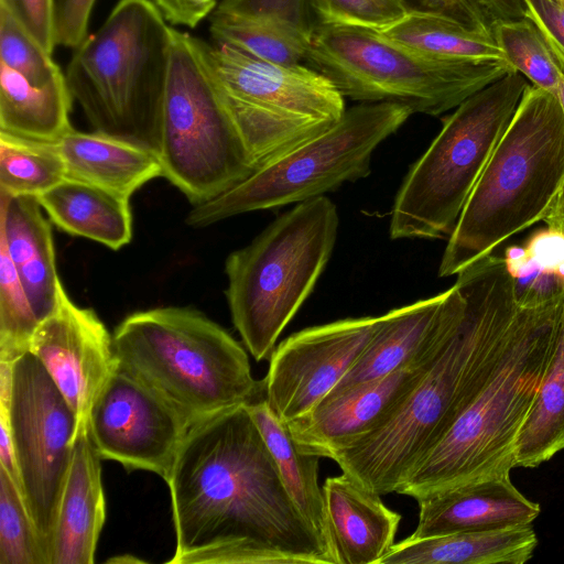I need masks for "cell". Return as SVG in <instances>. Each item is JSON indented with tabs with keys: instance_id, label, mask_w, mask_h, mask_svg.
Returning <instances> with one entry per match:
<instances>
[{
	"instance_id": "41",
	"label": "cell",
	"mask_w": 564,
	"mask_h": 564,
	"mask_svg": "<svg viewBox=\"0 0 564 564\" xmlns=\"http://www.w3.org/2000/svg\"><path fill=\"white\" fill-rule=\"evenodd\" d=\"M6 4L30 34L48 53L53 54L54 0H0Z\"/></svg>"
},
{
	"instance_id": "21",
	"label": "cell",
	"mask_w": 564,
	"mask_h": 564,
	"mask_svg": "<svg viewBox=\"0 0 564 564\" xmlns=\"http://www.w3.org/2000/svg\"><path fill=\"white\" fill-rule=\"evenodd\" d=\"M0 242L42 323L57 307L62 281L56 271L52 228L35 196L0 192Z\"/></svg>"
},
{
	"instance_id": "33",
	"label": "cell",
	"mask_w": 564,
	"mask_h": 564,
	"mask_svg": "<svg viewBox=\"0 0 564 564\" xmlns=\"http://www.w3.org/2000/svg\"><path fill=\"white\" fill-rule=\"evenodd\" d=\"M0 564H47L18 484L0 466Z\"/></svg>"
},
{
	"instance_id": "25",
	"label": "cell",
	"mask_w": 564,
	"mask_h": 564,
	"mask_svg": "<svg viewBox=\"0 0 564 564\" xmlns=\"http://www.w3.org/2000/svg\"><path fill=\"white\" fill-rule=\"evenodd\" d=\"M36 198L50 220L69 235L88 238L112 250L131 241L130 198L70 178Z\"/></svg>"
},
{
	"instance_id": "11",
	"label": "cell",
	"mask_w": 564,
	"mask_h": 564,
	"mask_svg": "<svg viewBox=\"0 0 564 564\" xmlns=\"http://www.w3.org/2000/svg\"><path fill=\"white\" fill-rule=\"evenodd\" d=\"M199 46L257 170L336 124L345 100L303 63L280 65L230 45Z\"/></svg>"
},
{
	"instance_id": "31",
	"label": "cell",
	"mask_w": 564,
	"mask_h": 564,
	"mask_svg": "<svg viewBox=\"0 0 564 564\" xmlns=\"http://www.w3.org/2000/svg\"><path fill=\"white\" fill-rule=\"evenodd\" d=\"M65 178V163L55 142L0 131L1 193L37 197Z\"/></svg>"
},
{
	"instance_id": "23",
	"label": "cell",
	"mask_w": 564,
	"mask_h": 564,
	"mask_svg": "<svg viewBox=\"0 0 564 564\" xmlns=\"http://www.w3.org/2000/svg\"><path fill=\"white\" fill-rule=\"evenodd\" d=\"M55 144L65 163L66 178L127 198L149 181L163 176L154 151L97 131L72 129Z\"/></svg>"
},
{
	"instance_id": "44",
	"label": "cell",
	"mask_w": 564,
	"mask_h": 564,
	"mask_svg": "<svg viewBox=\"0 0 564 564\" xmlns=\"http://www.w3.org/2000/svg\"><path fill=\"white\" fill-rule=\"evenodd\" d=\"M489 25L500 20L521 19L525 15L523 0H465Z\"/></svg>"
},
{
	"instance_id": "19",
	"label": "cell",
	"mask_w": 564,
	"mask_h": 564,
	"mask_svg": "<svg viewBox=\"0 0 564 564\" xmlns=\"http://www.w3.org/2000/svg\"><path fill=\"white\" fill-rule=\"evenodd\" d=\"M414 538L532 524L541 507L512 484L510 475L469 484L417 501Z\"/></svg>"
},
{
	"instance_id": "6",
	"label": "cell",
	"mask_w": 564,
	"mask_h": 564,
	"mask_svg": "<svg viewBox=\"0 0 564 564\" xmlns=\"http://www.w3.org/2000/svg\"><path fill=\"white\" fill-rule=\"evenodd\" d=\"M172 40L151 0H119L75 48L65 78L95 131L158 154Z\"/></svg>"
},
{
	"instance_id": "1",
	"label": "cell",
	"mask_w": 564,
	"mask_h": 564,
	"mask_svg": "<svg viewBox=\"0 0 564 564\" xmlns=\"http://www.w3.org/2000/svg\"><path fill=\"white\" fill-rule=\"evenodd\" d=\"M166 484L176 538L169 564H338L245 405L193 423Z\"/></svg>"
},
{
	"instance_id": "15",
	"label": "cell",
	"mask_w": 564,
	"mask_h": 564,
	"mask_svg": "<svg viewBox=\"0 0 564 564\" xmlns=\"http://www.w3.org/2000/svg\"><path fill=\"white\" fill-rule=\"evenodd\" d=\"M380 316L345 318L292 334L274 348L264 395L284 422L318 405L340 382L371 339Z\"/></svg>"
},
{
	"instance_id": "36",
	"label": "cell",
	"mask_w": 564,
	"mask_h": 564,
	"mask_svg": "<svg viewBox=\"0 0 564 564\" xmlns=\"http://www.w3.org/2000/svg\"><path fill=\"white\" fill-rule=\"evenodd\" d=\"M505 261L520 290L540 276L564 283V234L550 228L532 235L524 247H510Z\"/></svg>"
},
{
	"instance_id": "9",
	"label": "cell",
	"mask_w": 564,
	"mask_h": 564,
	"mask_svg": "<svg viewBox=\"0 0 564 564\" xmlns=\"http://www.w3.org/2000/svg\"><path fill=\"white\" fill-rule=\"evenodd\" d=\"M528 85L512 70L468 97L444 120L399 188L391 210L392 239L451 236Z\"/></svg>"
},
{
	"instance_id": "28",
	"label": "cell",
	"mask_w": 564,
	"mask_h": 564,
	"mask_svg": "<svg viewBox=\"0 0 564 564\" xmlns=\"http://www.w3.org/2000/svg\"><path fill=\"white\" fill-rule=\"evenodd\" d=\"M379 32L387 39L432 58L505 59L491 32L473 30L434 13L410 11L402 20Z\"/></svg>"
},
{
	"instance_id": "4",
	"label": "cell",
	"mask_w": 564,
	"mask_h": 564,
	"mask_svg": "<svg viewBox=\"0 0 564 564\" xmlns=\"http://www.w3.org/2000/svg\"><path fill=\"white\" fill-rule=\"evenodd\" d=\"M563 183V109L554 94L528 85L448 237L438 276L459 273L543 221Z\"/></svg>"
},
{
	"instance_id": "24",
	"label": "cell",
	"mask_w": 564,
	"mask_h": 564,
	"mask_svg": "<svg viewBox=\"0 0 564 564\" xmlns=\"http://www.w3.org/2000/svg\"><path fill=\"white\" fill-rule=\"evenodd\" d=\"M532 524L444 535L408 536L380 564H524L538 546Z\"/></svg>"
},
{
	"instance_id": "37",
	"label": "cell",
	"mask_w": 564,
	"mask_h": 564,
	"mask_svg": "<svg viewBox=\"0 0 564 564\" xmlns=\"http://www.w3.org/2000/svg\"><path fill=\"white\" fill-rule=\"evenodd\" d=\"M319 24H341L382 31L411 10L405 0H313Z\"/></svg>"
},
{
	"instance_id": "18",
	"label": "cell",
	"mask_w": 564,
	"mask_h": 564,
	"mask_svg": "<svg viewBox=\"0 0 564 564\" xmlns=\"http://www.w3.org/2000/svg\"><path fill=\"white\" fill-rule=\"evenodd\" d=\"M442 349L424 361L326 397L311 412L288 423L297 448L333 459L387 421L420 383Z\"/></svg>"
},
{
	"instance_id": "22",
	"label": "cell",
	"mask_w": 564,
	"mask_h": 564,
	"mask_svg": "<svg viewBox=\"0 0 564 564\" xmlns=\"http://www.w3.org/2000/svg\"><path fill=\"white\" fill-rule=\"evenodd\" d=\"M338 564H380L394 545L401 516L346 474L323 485Z\"/></svg>"
},
{
	"instance_id": "29",
	"label": "cell",
	"mask_w": 564,
	"mask_h": 564,
	"mask_svg": "<svg viewBox=\"0 0 564 564\" xmlns=\"http://www.w3.org/2000/svg\"><path fill=\"white\" fill-rule=\"evenodd\" d=\"M564 449V321L550 367L516 443V466L535 468Z\"/></svg>"
},
{
	"instance_id": "38",
	"label": "cell",
	"mask_w": 564,
	"mask_h": 564,
	"mask_svg": "<svg viewBox=\"0 0 564 564\" xmlns=\"http://www.w3.org/2000/svg\"><path fill=\"white\" fill-rule=\"evenodd\" d=\"M221 14L282 21L313 35L319 22L313 0H220Z\"/></svg>"
},
{
	"instance_id": "5",
	"label": "cell",
	"mask_w": 564,
	"mask_h": 564,
	"mask_svg": "<svg viewBox=\"0 0 564 564\" xmlns=\"http://www.w3.org/2000/svg\"><path fill=\"white\" fill-rule=\"evenodd\" d=\"M121 369L180 411L191 425L264 393L242 346L204 313L164 306L127 316L112 334Z\"/></svg>"
},
{
	"instance_id": "46",
	"label": "cell",
	"mask_w": 564,
	"mask_h": 564,
	"mask_svg": "<svg viewBox=\"0 0 564 564\" xmlns=\"http://www.w3.org/2000/svg\"><path fill=\"white\" fill-rule=\"evenodd\" d=\"M555 96L557 97L560 105L564 112V73H562L561 80L558 83Z\"/></svg>"
},
{
	"instance_id": "17",
	"label": "cell",
	"mask_w": 564,
	"mask_h": 564,
	"mask_svg": "<svg viewBox=\"0 0 564 564\" xmlns=\"http://www.w3.org/2000/svg\"><path fill=\"white\" fill-rule=\"evenodd\" d=\"M465 307L455 283L443 293L381 315L362 354L327 397L433 357L459 325Z\"/></svg>"
},
{
	"instance_id": "14",
	"label": "cell",
	"mask_w": 564,
	"mask_h": 564,
	"mask_svg": "<svg viewBox=\"0 0 564 564\" xmlns=\"http://www.w3.org/2000/svg\"><path fill=\"white\" fill-rule=\"evenodd\" d=\"M188 420L152 389L118 365L89 413L88 433L101 459L128 470L169 479Z\"/></svg>"
},
{
	"instance_id": "43",
	"label": "cell",
	"mask_w": 564,
	"mask_h": 564,
	"mask_svg": "<svg viewBox=\"0 0 564 564\" xmlns=\"http://www.w3.org/2000/svg\"><path fill=\"white\" fill-rule=\"evenodd\" d=\"M165 21L173 25L196 28L217 8V0H151Z\"/></svg>"
},
{
	"instance_id": "32",
	"label": "cell",
	"mask_w": 564,
	"mask_h": 564,
	"mask_svg": "<svg viewBox=\"0 0 564 564\" xmlns=\"http://www.w3.org/2000/svg\"><path fill=\"white\" fill-rule=\"evenodd\" d=\"M491 33L511 67L555 95L562 72L535 24L528 18L500 20Z\"/></svg>"
},
{
	"instance_id": "3",
	"label": "cell",
	"mask_w": 564,
	"mask_h": 564,
	"mask_svg": "<svg viewBox=\"0 0 564 564\" xmlns=\"http://www.w3.org/2000/svg\"><path fill=\"white\" fill-rule=\"evenodd\" d=\"M564 290L518 304L509 343L486 382L395 494L416 501L510 475L516 443L557 346Z\"/></svg>"
},
{
	"instance_id": "26",
	"label": "cell",
	"mask_w": 564,
	"mask_h": 564,
	"mask_svg": "<svg viewBox=\"0 0 564 564\" xmlns=\"http://www.w3.org/2000/svg\"><path fill=\"white\" fill-rule=\"evenodd\" d=\"M245 406L275 462L290 498L336 554L329 532L323 486L318 484L321 457L305 454L297 448L288 423L271 409L264 393Z\"/></svg>"
},
{
	"instance_id": "13",
	"label": "cell",
	"mask_w": 564,
	"mask_h": 564,
	"mask_svg": "<svg viewBox=\"0 0 564 564\" xmlns=\"http://www.w3.org/2000/svg\"><path fill=\"white\" fill-rule=\"evenodd\" d=\"M9 423L19 487L50 564L58 505L73 459L77 419L31 351L12 362Z\"/></svg>"
},
{
	"instance_id": "20",
	"label": "cell",
	"mask_w": 564,
	"mask_h": 564,
	"mask_svg": "<svg viewBox=\"0 0 564 564\" xmlns=\"http://www.w3.org/2000/svg\"><path fill=\"white\" fill-rule=\"evenodd\" d=\"M101 457L88 430L77 435L54 525L50 564H93L106 521Z\"/></svg>"
},
{
	"instance_id": "34",
	"label": "cell",
	"mask_w": 564,
	"mask_h": 564,
	"mask_svg": "<svg viewBox=\"0 0 564 564\" xmlns=\"http://www.w3.org/2000/svg\"><path fill=\"white\" fill-rule=\"evenodd\" d=\"M40 324L7 249L0 242V361L13 362L29 351Z\"/></svg>"
},
{
	"instance_id": "35",
	"label": "cell",
	"mask_w": 564,
	"mask_h": 564,
	"mask_svg": "<svg viewBox=\"0 0 564 564\" xmlns=\"http://www.w3.org/2000/svg\"><path fill=\"white\" fill-rule=\"evenodd\" d=\"M0 64L18 72L32 85L45 86L62 70L39 42L0 2Z\"/></svg>"
},
{
	"instance_id": "7",
	"label": "cell",
	"mask_w": 564,
	"mask_h": 564,
	"mask_svg": "<svg viewBox=\"0 0 564 564\" xmlns=\"http://www.w3.org/2000/svg\"><path fill=\"white\" fill-rule=\"evenodd\" d=\"M336 205L326 196L274 219L225 264L232 323L252 357L269 358L285 326L312 293L335 246Z\"/></svg>"
},
{
	"instance_id": "42",
	"label": "cell",
	"mask_w": 564,
	"mask_h": 564,
	"mask_svg": "<svg viewBox=\"0 0 564 564\" xmlns=\"http://www.w3.org/2000/svg\"><path fill=\"white\" fill-rule=\"evenodd\" d=\"M411 11L434 13L469 29L491 32L486 21L465 0H405Z\"/></svg>"
},
{
	"instance_id": "39",
	"label": "cell",
	"mask_w": 564,
	"mask_h": 564,
	"mask_svg": "<svg viewBox=\"0 0 564 564\" xmlns=\"http://www.w3.org/2000/svg\"><path fill=\"white\" fill-rule=\"evenodd\" d=\"M528 17L542 34L564 73V4L557 0H523Z\"/></svg>"
},
{
	"instance_id": "45",
	"label": "cell",
	"mask_w": 564,
	"mask_h": 564,
	"mask_svg": "<svg viewBox=\"0 0 564 564\" xmlns=\"http://www.w3.org/2000/svg\"><path fill=\"white\" fill-rule=\"evenodd\" d=\"M543 221L546 224L547 228L564 234V183L555 198L550 213L543 219Z\"/></svg>"
},
{
	"instance_id": "2",
	"label": "cell",
	"mask_w": 564,
	"mask_h": 564,
	"mask_svg": "<svg viewBox=\"0 0 564 564\" xmlns=\"http://www.w3.org/2000/svg\"><path fill=\"white\" fill-rule=\"evenodd\" d=\"M455 283L465 313L435 362L387 421L333 457L344 474L380 496L397 492L444 437L509 343L518 301L505 258L480 259Z\"/></svg>"
},
{
	"instance_id": "12",
	"label": "cell",
	"mask_w": 564,
	"mask_h": 564,
	"mask_svg": "<svg viewBox=\"0 0 564 564\" xmlns=\"http://www.w3.org/2000/svg\"><path fill=\"white\" fill-rule=\"evenodd\" d=\"M412 111L391 102H361L321 134L259 167L228 192L193 207L186 224L203 228L240 214L302 203L370 173L377 147Z\"/></svg>"
},
{
	"instance_id": "8",
	"label": "cell",
	"mask_w": 564,
	"mask_h": 564,
	"mask_svg": "<svg viewBox=\"0 0 564 564\" xmlns=\"http://www.w3.org/2000/svg\"><path fill=\"white\" fill-rule=\"evenodd\" d=\"M303 64L328 78L345 98L391 102L438 116L514 70L506 59L448 61L424 56L379 31L319 24Z\"/></svg>"
},
{
	"instance_id": "47",
	"label": "cell",
	"mask_w": 564,
	"mask_h": 564,
	"mask_svg": "<svg viewBox=\"0 0 564 564\" xmlns=\"http://www.w3.org/2000/svg\"><path fill=\"white\" fill-rule=\"evenodd\" d=\"M557 1H560L561 3H563V4H564V0H557Z\"/></svg>"
},
{
	"instance_id": "27",
	"label": "cell",
	"mask_w": 564,
	"mask_h": 564,
	"mask_svg": "<svg viewBox=\"0 0 564 564\" xmlns=\"http://www.w3.org/2000/svg\"><path fill=\"white\" fill-rule=\"evenodd\" d=\"M73 100L65 74L40 87L0 64V131L56 142L73 129Z\"/></svg>"
},
{
	"instance_id": "30",
	"label": "cell",
	"mask_w": 564,
	"mask_h": 564,
	"mask_svg": "<svg viewBox=\"0 0 564 564\" xmlns=\"http://www.w3.org/2000/svg\"><path fill=\"white\" fill-rule=\"evenodd\" d=\"M213 42L230 45L256 58L280 64L303 63L313 35L275 20L210 14Z\"/></svg>"
},
{
	"instance_id": "40",
	"label": "cell",
	"mask_w": 564,
	"mask_h": 564,
	"mask_svg": "<svg viewBox=\"0 0 564 564\" xmlns=\"http://www.w3.org/2000/svg\"><path fill=\"white\" fill-rule=\"evenodd\" d=\"M96 0H54V41L76 48L88 35V23Z\"/></svg>"
},
{
	"instance_id": "16",
	"label": "cell",
	"mask_w": 564,
	"mask_h": 564,
	"mask_svg": "<svg viewBox=\"0 0 564 564\" xmlns=\"http://www.w3.org/2000/svg\"><path fill=\"white\" fill-rule=\"evenodd\" d=\"M29 351L74 411L77 437L88 430L93 404L118 368L112 335L94 310L70 300L62 283L57 307L35 330Z\"/></svg>"
},
{
	"instance_id": "10",
	"label": "cell",
	"mask_w": 564,
	"mask_h": 564,
	"mask_svg": "<svg viewBox=\"0 0 564 564\" xmlns=\"http://www.w3.org/2000/svg\"><path fill=\"white\" fill-rule=\"evenodd\" d=\"M158 155L163 177L194 206L228 192L257 171L199 39L175 29Z\"/></svg>"
}]
</instances>
